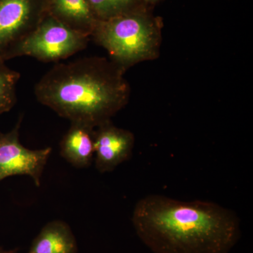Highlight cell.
Wrapping results in <instances>:
<instances>
[{"label":"cell","mask_w":253,"mask_h":253,"mask_svg":"<svg viewBox=\"0 0 253 253\" xmlns=\"http://www.w3.org/2000/svg\"><path fill=\"white\" fill-rule=\"evenodd\" d=\"M131 221L154 253H229L241 236L234 211L209 201H181L161 195L139 200Z\"/></svg>","instance_id":"1"},{"label":"cell","mask_w":253,"mask_h":253,"mask_svg":"<svg viewBox=\"0 0 253 253\" xmlns=\"http://www.w3.org/2000/svg\"><path fill=\"white\" fill-rule=\"evenodd\" d=\"M123 71L114 61L97 57L58 63L37 83L35 95L60 117L96 128L126 104Z\"/></svg>","instance_id":"2"},{"label":"cell","mask_w":253,"mask_h":253,"mask_svg":"<svg viewBox=\"0 0 253 253\" xmlns=\"http://www.w3.org/2000/svg\"><path fill=\"white\" fill-rule=\"evenodd\" d=\"M160 21L143 6L120 16L99 21L91 37L123 68L153 56Z\"/></svg>","instance_id":"3"},{"label":"cell","mask_w":253,"mask_h":253,"mask_svg":"<svg viewBox=\"0 0 253 253\" xmlns=\"http://www.w3.org/2000/svg\"><path fill=\"white\" fill-rule=\"evenodd\" d=\"M89 38L46 14L16 49L12 59L27 56L42 62H58L84 49Z\"/></svg>","instance_id":"4"},{"label":"cell","mask_w":253,"mask_h":253,"mask_svg":"<svg viewBox=\"0 0 253 253\" xmlns=\"http://www.w3.org/2000/svg\"><path fill=\"white\" fill-rule=\"evenodd\" d=\"M46 15L44 0H0V59H12Z\"/></svg>","instance_id":"5"},{"label":"cell","mask_w":253,"mask_h":253,"mask_svg":"<svg viewBox=\"0 0 253 253\" xmlns=\"http://www.w3.org/2000/svg\"><path fill=\"white\" fill-rule=\"evenodd\" d=\"M22 121L23 116H20L11 130L0 131V182L9 176L26 175L39 187L52 149L32 150L25 147L19 139Z\"/></svg>","instance_id":"6"},{"label":"cell","mask_w":253,"mask_h":253,"mask_svg":"<svg viewBox=\"0 0 253 253\" xmlns=\"http://www.w3.org/2000/svg\"><path fill=\"white\" fill-rule=\"evenodd\" d=\"M94 131L95 167L100 173L112 172L131 158L134 136L131 131L113 126L111 121Z\"/></svg>","instance_id":"7"},{"label":"cell","mask_w":253,"mask_h":253,"mask_svg":"<svg viewBox=\"0 0 253 253\" xmlns=\"http://www.w3.org/2000/svg\"><path fill=\"white\" fill-rule=\"evenodd\" d=\"M60 142V154L74 168H89L94 159V129L82 123H71Z\"/></svg>","instance_id":"8"},{"label":"cell","mask_w":253,"mask_h":253,"mask_svg":"<svg viewBox=\"0 0 253 253\" xmlns=\"http://www.w3.org/2000/svg\"><path fill=\"white\" fill-rule=\"evenodd\" d=\"M46 14L74 31L91 37L99 20L87 0H44Z\"/></svg>","instance_id":"9"},{"label":"cell","mask_w":253,"mask_h":253,"mask_svg":"<svg viewBox=\"0 0 253 253\" xmlns=\"http://www.w3.org/2000/svg\"><path fill=\"white\" fill-rule=\"evenodd\" d=\"M77 240L66 221L55 219L42 228L27 253H78Z\"/></svg>","instance_id":"10"},{"label":"cell","mask_w":253,"mask_h":253,"mask_svg":"<svg viewBox=\"0 0 253 253\" xmlns=\"http://www.w3.org/2000/svg\"><path fill=\"white\" fill-rule=\"evenodd\" d=\"M20 78L19 72L8 67L6 61L0 59V115L9 112L16 104Z\"/></svg>","instance_id":"11"},{"label":"cell","mask_w":253,"mask_h":253,"mask_svg":"<svg viewBox=\"0 0 253 253\" xmlns=\"http://www.w3.org/2000/svg\"><path fill=\"white\" fill-rule=\"evenodd\" d=\"M87 1L99 21L110 19L145 6L139 0H87Z\"/></svg>","instance_id":"12"},{"label":"cell","mask_w":253,"mask_h":253,"mask_svg":"<svg viewBox=\"0 0 253 253\" xmlns=\"http://www.w3.org/2000/svg\"><path fill=\"white\" fill-rule=\"evenodd\" d=\"M139 1L141 4L149 6V5L156 4V3L161 1V0H139Z\"/></svg>","instance_id":"13"},{"label":"cell","mask_w":253,"mask_h":253,"mask_svg":"<svg viewBox=\"0 0 253 253\" xmlns=\"http://www.w3.org/2000/svg\"><path fill=\"white\" fill-rule=\"evenodd\" d=\"M19 249H5L3 247H0V253H18Z\"/></svg>","instance_id":"14"}]
</instances>
